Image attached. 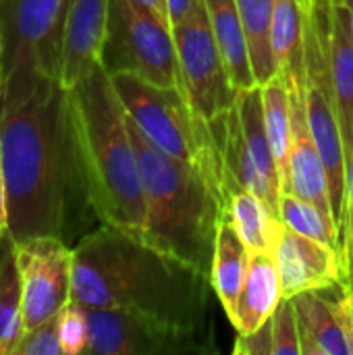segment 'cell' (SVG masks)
<instances>
[{"label":"cell","instance_id":"obj_1","mask_svg":"<svg viewBox=\"0 0 353 355\" xmlns=\"http://www.w3.org/2000/svg\"><path fill=\"white\" fill-rule=\"evenodd\" d=\"M0 150L8 233L15 241L52 235L75 245L100 225L94 210L69 89L44 77L0 100Z\"/></svg>","mask_w":353,"mask_h":355},{"label":"cell","instance_id":"obj_2","mask_svg":"<svg viewBox=\"0 0 353 355\" xmlns=\"http://www.w3.org/2000/svg\"><path fill=\"white\" fill-rule=\"evenodd\" d=\"M210 275L110 225L73 245L71 302L85 310H135L181 324L206 327Z\"/></svg>","mask_w":353,"mask_h":355},{"label":"cell","instance_id":"obj_3","mask_svg":"<svg viewBox=\"0 0 353 355\" xmlns=\"http://www.w3.org/2000/svg\"><path fill=\"white\" fill-rule=\"evenodd\" d=\"M81 162L100 225L144 239L146 198L125 106L104 67L69 89Z\"/></svg>","mask_w":353,"mask_h":355},{"label":"cell","instance_id":"obj_4","mask_svg":"<svg viewBox=\"0 0 353 355\" xmlns=\"http://www.w3.org/2000/svg\"><path fill=\"white\" fill-rule=\"evenodd\" d=\"M127 121L146 198L144 241L210 275L218 225L227 210L218 187L202 168L148 141L129 114Z\"/></svg>","mask_w":353,"mask_h":355},{"label":"cell","instance_id":"obj_5","mask_svg":"<svg viewBox=\"0 0 353 355\" xmlns=\"http://www.w3.org/2000/svg\"><path fill=\"white\" fill-rule=\"evenodd\" d=\"M125 112L156 148L202 168L218 187L223 200V156L212 125L200 119L181 89L154 85L135 75H110ZM227 208V206H225Z\"/></svg>","mask_w":353,"mask_h":355},{"label":"cell","instance_id":"obj_6","mask_svg":"<svg viewBox=\"0 0 353 355\" xmlns=\"http://www.w3.org/2000/svg\"><path fill=\"white\" fill-rule=\"evenodd\" d=\"M304 94L312 137L329 175L333 218L343 250L347 212V158L337 114V98L329 52V12L331 8L304 0Z\"/></svg>","mask_w":353,"mask_h":355},{"label":"cell","instance_id":"obj_7","mask_svg":"<svg viewBox=\"0 0 353 355\" xmlns=\"http://www.w3.org/2000/svg\"><path fill=\"white\" fill-rule=\"evenodd\" d=\"M69 0H0L4 64L0 100L44 77L58 79L62 17Z\"/></svg>","mask_w":353,"mask_h":355},{"label":"cell","instance_id":"obj_8","mask_svg":"<svg viewBox=\"0 0 353 355\" xmlns=\"http://www.w3.org/2000/svg\"><path fill=\"white\" fill-rule=\"evenodd\" d=\"M102 67L108 75L127 73L183 92L173 27L133 0H110Z\"/></svg>","mask_w":353,"mask_h":355},{"label":"cell","instance_id":"obj_9","mask_svg":"<svg viewBox=\"0 0 353 355\" xmlns=\"http://www.w3.org/2000/svg\"><path fill=\"white\" fill-rule=\"evenodd\" d=\"M89 343L96 355H214V324L193 327L135 310H87Z\"/></svg>","mask_w":353,"mask_h":355},{"label":"cell","instance_id":"obj_10","mask_svg":"<svg viewBox=\"0 0 353 355\" xmlns=\"http://www.w3.org/2000/svg\"><path fill=\"white\" fill-rule=\"evenodd\" d=\"M173 35L177 44L183 94L200 119L214 121L235 104L237 89L229 79L204 2L191 17L173 25Z\"/></svg>","mask_w":353,"mask_h":355},{"label":"cell","instance_id":"obj_11","mask_svg":"<svg viewBox=\"0 0 353 355\" xmlns=\"http://www.w3.org/2000/svg\"><path fill=\"white\" fill-rule=\"evenodd\" d=\"M15 241V239H12ZM25 331L56 316L73 289V245L52 235L15 241Z\"/></svg>","mask_w":353,"mask_h":355},{"label":"cell","instance_id":"obj_12","mask_svg":"<svg viewBox=\"0 0 353 355\" xmlns=\"http://www.w3.org/2000/svg\"><path fill=\"white\" fill-rule=\"evenodd\" d=\"M270 252L277 262L283 300L347 281V264L339 250L295 233L281 218L273 227Z\"/></svg>","mask_w":353,"mask_h":355},{"label":"cell","instance_id":"obj_13","mask_svg":"<svg viewBox=\"0 0 353 355\" xmlns=\"http://www.w3.org/2000/svg\"><path fill=\"white\" fill-rule=\"evenodd\" d=\"M281 75L287 83L289 104H291V148H289L287 181L283 185V191H291L312 202L316 208H320L327 216L333 218L327 166L312 137L308 112H306L304 67L289 71V73H281Z\"/></svg>","mask_w":353,"mask_h":355},{"label":"cell","instance_id":"obj_14","mask_svg":"<svg viewBox=\"0 0 353 355\" xmlns=\"http://www.w3.org/2000/svg\"><path fill=\"white\" fill-rule=\"evenodd\" d=\"M110 0H69L62 17L58 81L71 89L98 67L108 33Z\"/></svg>","mask_w":353,"mask_h":355},{"label":"cell","instance_id":"obj_15","mask_svg":"<svg viewBox=\"0 0 353 355\" xmlns=\"http://www.w3.org/2000/svg\"><path fill=\"white\" fill-rule=\"evenodd\" d=\"M343 283L291 297L300 327L302 355H350L341 316Z\"/></svg>","mask_w":353,"mask_h":355},{"label":"cell","instance_id":"obj_16","mask_svg":"<svg viewBox=\"0 0 353 355\" xmlns=\"http://www.w3.org/2000/svg\"><path fill=\"white\" fill-rule=\"evenodd\" d=\"M283 302V287L273 252H252L250 268L231 324L237 335H250L273 318Z\"/></svg>","mask_w":353,"mask_h":355},{"label":"cell","instance_id":"obj_17","mask_svg":"<svg viewBox=\"0 0 353 355\" xmlns=\"http://www.w3.org/2000/svg\"><path fill=\"white\" fill-rule=\"evenodd\" d=\"M329 52L337 98V114L347 158V173L353 164V42L345 2H337L329 12Z\"/></svg>","mask_w":353,"mask_h":355},{"label":"cell","instance_id":"obj_18","mask_svg":"<svg viewBox=\"0 0 353 355\" xmlns=\"http://www.w3.org/2000/svg\"><path fill=\"white\" fill-rule=\"evenodd\" d=\"M250 258H252L250 248L243 243V239L239 237V233L231 223V216L225 210L216 233L212 266H210V283L229 320L235 314L237 300L250 268Z\"/></svg>","mask_w":353,"mask_h":355},{"label":"cell","instance_id":"obj_19","mask_svg":"<svg viewBox=\"0 0 353 355\" xmlns=\"http://www.w3.org/2000/svg\"><path fill=\"white\" fill-rule=\"evenodd\" d=\"M204 6L233 87L237 92L256 87L237 0H204Z\"/></svg>","mask_w":353,"mask_h":355},{"label":"cell","instance_id":"obj_20","mask_svg":"<svg viewBox=\"0 0 353 355\" xmlns=\"http://www.w3.org/2000/svg\"><path fill=\"white\" fill-rule=\"evenodd\" d=\"M25 333L23 293L10 233L0 237V355H12Z\"/></svg>","mask_w":353,"mask_h":355},{"label":"cell","instance_id":"obj_21","mask_svg":"<svg viewBox=\"0 0 353 355\" xmlns=\"http://www.w3.org/2000/svg\"><path fill=\"white\" fill-rule=\"evenodd\" d=\"M237 110H239L241 129H243V137L252 154V160L258 166L264 181L268 183V187L281 198L283 181H281V173H279V166H277V160H275V154L266 135V127H264L260 85L237 92Z\"/></svg>","mask_w":353,"mask_h":355},{"label":"cell","instance_id":"obj_22","mask_svg":"<svg viewBox=\"0 0 353 355\" xmlns=\"http://www.w3.org/2000/svg\"><path fill=\"white\" fill-rule=\"evenodd\" d=\"M250 62L258 85H264L275 75H279L273 44H270V29H273V10L275 0H237Z\"/></svg>","mask_w":353,"mask_h":355},{"label":"cell","instance_id":"obj_23","mask_svg":"<svg viewBox=\"0 0 353 355\" xmlns=\"http://www.w3.org/2000/svg\"><path fill=\"white\" fill-rule=\"evenodd\" d=\"M227 214L250 252H270L277 216L252 191L235 185L227 191Z\"/></svg>","mask_w":353,"mask_h":355},{"label":"cell","instance_id":"obj_24","mask_svg":"<svg viewBox=\"0 0 353 355\" xmlns=\"http://www.w3.org/2000/svg\"><path fill=\"white\" fill-rule=\"evenodd\" d=\"M304 0H275L270 44L279 73L304 67Z\"/></svg>","mask_w":353,"mask_h":355},{"label":"cell","instance_id":"obj_25","mask_svg":"<svg viewBox=\"0 0 353 355\" xmlns=\"http://www.w3.org/2000/svg\"><path fill=\"white\" fill-rule=\"evenodd\" d=\"M262 89V112L266 135L281 173V181H287V164H289V148H291V104L289 92L283 75H275L270 81L260 85Z\"/></svg>","mask_w":353,"mask_h":355},{"label":"cell","instance_id":"obj_26","mask_svg":"<svg viewBox=\"0 0 353 355\" xmlns=\"http://www.w3.org/2000/svg\"><path fill=\"white\" fill-rule=\"evenodd\" d=\"M279 218L295 233H302L314 241L331 245L343 254L335 220L327 216L320 208H316L312 202L291 191H283L279 198Z\"/></svg>","mask_w":353,"mask_h":355},{"label":"cell","instance_id":"obj_27","mask_svg":"<svg viewBox=\"0 0 353 355\" xmlns=\"http://www.w3.org/2000/svg\"><path fill=\"white\" fill-rule=\"evenodd\" d=\"M58 339L62 355L87 354L89 343V320L87 310L75 302H69L58 312Z\"/></svg>","mask_w":353,"mask_h":355},{"label":"cell","instance_id":"obj_28","mask_svg":"<svg viewBox=\"0 0 353 355\" xmlns=\"http://www.w3.org/2000/svg\"><path fill=\"white\" fill-rule=\"evenodd\" d=\"M273 355H302L300 327L291 300H283L273 314Z\"/></svg>","mask_w":353,"mask_h":355},{"label":"cell","instance_id":"obj_29","mask_svg":"<svg viewBox=\"0 0 353 355\" xmlns=\"http://www.w3.org/2000/svg\"><path fill=\"white\" fill-rule=\"evenodd\" d=\"M12 355H62L58 339V314L25 331Z\"/></svg>","mask_w":353,"mask_h":355},{"label":"cell","instance_id":"obj_30","mask_svg":"<svg viewBox=\"0 0 353 355\" xmlns=\"http://www.w3.org/2000/svg\"><path fill=\"white\" fill-rule=\"evenodd\" d=\"M239 355H273V320H266L250 335H239L233 347Z\"/></svg>","mask_w":353,"mask_h":355},{"label":"cell","instance_id":"obj_31","mask_svg":"<svg viewBox=\"0 0 353 355\" xmlns=\"http://www.w3.org/2000/svg\"><path fill=\"white\" fill-rule=\"evenodd\" d=\"M343 258L347 264V277H353V164L347 173V212H345Z\"/></svg>","mask_w":353,"mask_h":355},{"label":"cell","instance_id":"obj_32","mask_svg":"<svg viewBox=\"0 0 353 355\" xmlns=\"http://www.w3.org/2000/svg\"><path fill=\"white\" fill-rule=\"evenodd\" d=\"M341 316H343V331L350 355H353V277H347L341 289Z\"/></svg>","mask_w":353,"mask_h":355},{"label":"cell","instance_id":"obj_33","mask_svg":"<svg viewBox=\"0 0 353 355\" xmlns=\"http://www.w3.org/2000/svg\"><path fill=\"white\" fill-rule=\"evenodd\" d=\"M202 2H204V0H166L171 25H177V23L185 21L187 17H191V15L196 12V8H198Z\"/></svg>","mask_w":353,"mask_h":355},{"label":"cell","instance_id":"obj_34","mask_svg":"<svg viewBox=\"0 0 353 355\" xmlns=\"http://www.w3.org/2000/svg\"><path fill=\"white\" fill-rule=\"evenodd\" d=\"M8 233V202H6V177L2 166V150H0V237Z\"/></svg>","mask_w":353,"mask_h":355},{"label":"cell","instance_id":"obj_35","mask_svg":"<svg viewBox=\"0 0 353 355\" xmlns=\"http://www.w3.org/2000/svg\"><path fill=\"white\" fill-rule=\"evenodd\" d=\"M139 8H144V10H148V12H152V15H156L158 19H162L164 23H169L171 25V17H169V4H166V0H133ZM173 27V25H171Z\"/></svg>","mask_w":353,"mask_h":355},{"label":"cell","instance_id":"obj_36","mask_svg":"<svg viewBox=\"0 0 353 355\" xmlns=\"http://www.w3.org/2000/svg\"><path fill=\"white\" fill-rule=\"evenodd\" d=\"M2 64H4V35L0 27V87H2Z\"/></svg>","mask_w":353,"mask_h":355},{"label":"cell","instance_id":"obj_37","mask_svg":"<svg viewBox=\"0 0 353 355\" xmlns=\"http://www.w3.org/2000/svg\"><path fill=\"white\" fill-rule=\"evenodd\" d=\"M347 6V17H350V31H352V42H353V0H343Z\"/></svg>","mask_w":353,"mask_h":355},{"label":"cell","instance_id":"obj_38","mask_svg":"<svg viewBox=\"0 0 353 355\" xmlns=\"http://www.w3.org/2000/svg\"><path fill=\"white\" fill-rule=\"evenodd\" d=\"M316 4H320V6H327V8H331L333 4H337V2H343V0H314Z\"/></svg>","mask_w":353,"mask_h":355}]
</instances>
